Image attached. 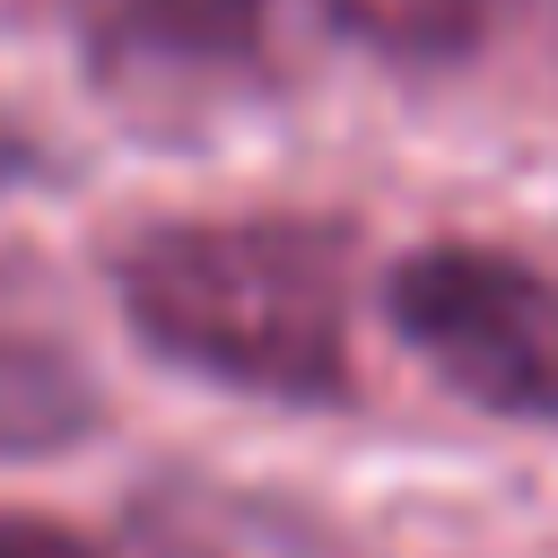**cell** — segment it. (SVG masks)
Wrapping results in <instances>:
<instances>
[{
	"label": "cell",
	"mask_w": 558,
	"mask_h": 558,
	"mask_svg": "<svg viewBox=\"0 0 558 558\" xmlns=\"http://www.w3.org/2000/svg\"><path fill=\"white\" fill-rule=\"evenodd\" d=\"M61 174V157H52V140L35 131V122H17V113H0V201H17V192H44Z\"/></svg>",
	"instance_id": "7"
},
{
	"label": "cell",
	"mask_w": 558,
	"mask_h": 558,
	"mask_svg": "<svg viewBox=\"0 0 558 558\" xmlns=\"http://www.w3.org/2000/svg\"><path fill=\"white\" fill-rule=\"evenodd\" d=\"M384 314L453 401L514 427H558V270L445 235L392 262Z\"/></svg>",
	"instance_id": "2"
},
{
	"label": "cell",
	"mask_w": 558,
	"mask_h": 558,
	"mask_svg": "<svg viewBox=\"0 0 558 558\" xmlns=\"http://www.w3.org/2000/svg\"><path fill=\"white\" fill-rule=\"evenodd\" d=\"M105 427V384L35 262H0V462H52Z\"/></svg>",
	"instance_id": "4"
},
{
	"label": "cell",
	"mask_w": 558,
	"mask_h": 558,
	"mask_svg": "<svg viewBox=\"0 0 558 558\" xmlns=\"http://www.w3.org/2000/svg\"><path fill=\"white\" fill-rule=\"evenodd\" d=\"M0 558H113L105 541H87L78 523L61 514H35V506H0Z\"/></svg>",
	"instance_id": "6"
},
{
	"label": "cell",
	"mask_w": 558,
	"mask_h": 558,
	"mask_svg": "<svg viewBox=\"0 0 558 558\" xmlns=\"http://www.w3.org/2000/svg\"><path fill=\"white\" fill-rule=\"evenodd\" d=\"M349 279L357 227L323 209H183L105 244L113 314L157 366L288 410L357 401Z\"/></svg>",
	"instance_id": "1"
},
{
	"label": "cell",
	"mask_w": 558,
	"mask_h": 558,
	"mask_svg": "<svg viewBox=\"0 0 558 558\" xmlns=\"http://www.w3.org/2000/svg\"><path fill=\"white\" fill-rule=\"evenodd\" d=\"M331 26L384 61H410V70H436V61H462L488 44V26L514 9V0H323Z\"/></svg>",
	"instance_id": "5"
},
{
	"label": "cell",
	"mask_w": 558,
	"mask_h": 558,
	"mask_svg": "<svg viewBox=\"0 0 558 558\" xmlns=\"http://www.w3.org/2000/svg\"><path fill=\"white\" fill-rule=\"evenodd\" d=\"M279 0H113L87 26V87L122 113L227 105L270 70Z\"/></svg>",
	"instance_id": "3"
}]
</instances>
